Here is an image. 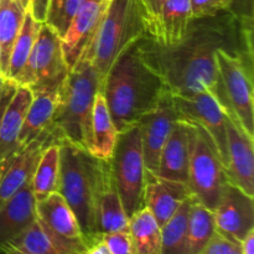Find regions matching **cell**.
<instances>
[{
	"label": "cell",
	"mask_w": 254,
	"mask_h": 254,
	"mask_svg": "<svg viewBox=\"0 0 254 254\" xmlns=\"http://www.w3.org/2000/svg\"><path fill=\"white\" fill-rule=\"evenodd\" d=\"M136 47L171 93L191 96L207 92L217 99L227 117L237 122L226 99L216 52L253 54V21H243L232 12L222 11L191 20L184 39L173 46H161L144 35L136 41Z\"/></svg>",
	"instance_id": "obj_1"
},
{
	"label": "cell",
	"mask_w": 254,
	"mask_h": 254,
	"mask_svg": "<svg viewBox=\"0 0 254 254\" xmlns=\"http://www.w3.org/2000/svg\"><path fill=\"white\" fill-rule=\"evenodd\" d=\"M166 91L163 78L141 57L136 42L113 62L99 89L118 133L138 124L158 106Z\"/></svg>",
	"instance_id": "obj_2"
},
{
	"label": "cell",
	"mask_w": 254,
	"mask_h": 254,
	"mask_svg": "<svg viewBox=\"0 0 254 254\" xmlns=\"http://www.w3.org/2000/svg\"><path fill=\"white\" fill-rule=\"evenodd\" d=\"M59 192L76 216L86 242L96 240V202L106 175L111 170L109 161L94 158L86 149L69 141H59Z\"/></svg>",
	"instance_id": "obj_3"
},
{
	"label": "cell",
	"mask_w": 254,
	"mask_h": 254,
	"mask_svg": "<svg viewBox=\"0 0 254 254\" xmlns=\"http://www.w3.org/2000/svg\"><path fill=\"white\" fill-rule=\"evenodd\" d=\"M101 77L91 62L81 57L67 72L49 127L59 140L69 141L88 151L94 99L101 89Z\"/></svg>",
	"instance_id": "obj_4"
},
{
	"label": "cell",
	"mask_w": 254,
	"mask_h": 254,
	"mask_svg": "<svg viewBox=\"0 0 254 254\" xmlns=\"http://www.w3.org/2000/svg\"><path fill=\"white\" fill-rule=\"evenodd\" d=\"M145 34V19L138 0H111L81 57L91 62L103 82L119 55Z\"/></svg>",
	"instance_id": "obj_5"
},
{
	"label": "cell",
	"mask_w": 254,
	"mask_h": 254,
	"mask_svg": "<svg viewBox=\"0 0 254 254\" xmlns=\"http://www.w3.org/2000/svg\"><path fill=\"white\" fill-rule=\"evenodd\" d=\"M189 181L191 195L205 207L215 211L228 183L227 173L217 148L206 130L189 123Z\"/></svg>",
	"instance_id": "obj_6"
},
{
	"label": "cell",
	"mask_w": 254,
	"mask_h": 254,
	"mask_svg": "<svg viewBox=\"0 0 254 254\" xmlns=\"http://www.w3.org/2000/svg\"><path fill=\"white\" fill-rule=\"evenodd\" d=\"M112 176L124 211L129 218L145 206V163L141 133L138 124L118 133L116 148L109 160Z\"/></svg>",
	"instance_id": "obj_7"
},
{
	"label": "cell",
	"mask_w": 254,
	"mask_h": 254,
	"mask_svg": "<svg viewBox=\"0 0 254 254\" xmlns=\"http://www.w3.org/2000/svg\"><path fill=\"white\" fill-rule=\"evenodd\" d=\"M216 59L226 99L233 117L253 138V54H232L218 50Z\"/></svg>",
	"instance_id": "obj_8"
},
{
	"label": "cell",
	"mask_w": 254,
	"mask_h": 254,
	"mask_svg": "<svg viewBox=\"0 0 254 254\" xmlns=\"http://www.w3.org/2000/svg\"><path fill=\"white\" fill-rule=\"evenodd\" d=\"M67 72L68 68L62 54L61 37L42 22L34 49L15 83L29 87L34 93L47 87L61 84Z\"/></svg>",
	"instance_id": "obj_9"
},
{
	"label": "cell",
	"mask_w": 254,
	"mask_h": 254,
	"mask_svg": "<svg viewBox=\"0 0 254 254\" xmlns=\"http://www.w3.org/2000/svg\"><path fill=\"white\" fill-rule=\"evenodd\" d=\"M174 104L181 121L201 127L211 136L218 154L227 168V131L226 117L221 104L211 93L180 96L173 93Z\"/></svg>",
	"instance_id": "obj_10"
},
{
	"label": "cell",
	"mask_w": 254,
	"mask_h": 254,
	"mask_svg": "<svg viewBox=\"0 0 254 254\" xmlns=\"http://www.w3.org/2000/svg\"><path fill=\"white\" fill-rule=\"evenodd\" d=\"M60 141L49 128L39 136L19 149L11 158L0 163V207L12 197L17 191L30 184L42 151Z\"/></svg>",
	"instance_id": "obj_11"
},
{
	"label": "cell",
	"mask_w": 254,
	"mask_h": 254,
	"mask_svg": "<svg viewBox=\"0 0 254 254\" xmlns=\"http://www.w3.org/2000/svg\"><path fill=\"white\" fill-rule=\"evenodd\" d=\"M216 231L240 243L254 230L253 196L228 181L213 211Z\"/></svg>",
	"instance_id": "obj_12"
},
{
	"label": "cell",
	"mask_w": 254,
	"mask_h": 254,
	"mask_svg": "<svg viewBox=\"0 0 254 254\" xmlns=\"http://www.w3.org/2000/svg\"><path fill=\"white\" fill-rule=\"evenodd\" d=\"M178 111L175 108L173 99V93L166 91L161 97L158 106L141 117L138 122L141 133V143H143V155L145 169L150 173H156L159 165L160 153L164 144L168 140L174 124L179 121Z\"/></svg>",
	"instance_id": "obj_13"
},
{
	"label": "cell",
	"mask_w": 254,
	"mask_h": 254,
	"mask_svg": "<svg viewBox=\"0 0 254 254\" xmlns=\"http://www.w3.org/2000/svg\"><path fill=\"white\" fill-rule=\"evenodd\" d=\"M108 2L106 0H83L78 11L72 19L66 34L61 39L62 54L68 71L76 66L96 34Z\"/></svg>",
	"instance_id": "obj_14"
},
{
	"label": "cell",
	"mask_w": 254,
	"mask_h": 254,
	"mask_svg": "<svg viewBox=\"0 0 254 254\" xmlns=\"http://www.w3.org/2000/svg\"><path fill=\"white\" fill-rule=\"evenodd\" d=\"M227 131V178L230 183L254 195V151L253 138L245 129L226 117Z\"/></svg>",
	"instance_id": "obj_15"
},
{
	"label": "cell",
	"mask_w": 254,
	"mask_h": 254,
	"mask_svg": "<svg viewBox=\"0 0 254 254\" xmlns=\"http://www.w3.org/2000/svg\"><path fill=\"white\" fill-rule=\"evenodd\" d=\"M190 196L191 191L186 184L160 178L156 174L145 171L144 202L160 227L173 217L184 201Z\"/></svg>",
	"instance_id": "obj_16"
},
{
	"label": "cell",
	"mask_w": 254,
	"mask_h": 254,
	"mask_svg": "<svg viewBox=\"0 0 254 254\" xmlns=\"http://www.w3.org/2000/svg\"><path fill=\"white\" fill-rule=\"evenodd\" d=\"M35 206L36 200L27 184L0 207V251L35 222Z\"/></svg>",
	"instance_id": "obj_17"
},
{
	"label": "cell",
	"mask_w": 254,
	"mask_h": 254,
	"mask_svg": "<svg viewBox=\"0 0 254 254\" xmlns=\"http://www.w3.org/2000/svg\"><path fill=\"white\" fill-rule=\"evenodd\" d=\"M189 124L185 121L175 122L174 128L160 153L156 175L188 185L189 181Z\"/></svg>",
	"instance_id": "obj_18"
},
{
	"label": "cell",
	"mask_w": 254,
	"mask_h": 254,
	"mask_svg": "<svg viewBox=\"0 0 254 254\" xmlns=\"http://www.w3.org/2000/svg\"><path fill=\"white\" fill-rule=\"evenodd\" d=\"M34 98L29 87L17 86L0 122V163L19 150V135L27 109Z\"/></svg>",
	"instance_id": "obj_19"
},
{
	"label": "cell",
	"mask_w": 254,
	"mask_h": 254,
	"mask_svg": "<svg viewBox=\"0 0 254 254\" xmlns=\"http://www.w3.org/2000/svg\"><path fill=\"white\" fill-rule=\"evenodd\" d=\"M10 246L30 254H83L89 245L60 237L47 230L36 218Z\"/></svg>",
	"instance_id": "obj_20"
},
{
	"label": "cell",
	"mask_w": 254,
	"mask_h": 254,
	"mask_svg": "<svg viewBox=\"0 0 254 254\" xmlns=\"http://www.w3.org/2000/svg\"><path fill=\"white\" fill-rule=\"evenodd\" d=\"M35 210L37 220L52 233L69 241L86 242L73 211L59 191L36 201Z\"/></svg>",
	"instance_id": "obj_21"
},
{
	"label": "cell",
	"mask_w": 254,
	"mask_h": 254,
	"mask_svg": "<svg viewBox=\"0 0 254 254\" xmlns=\"http://www.w3.org/2000/svg\"><path fill=\"white\" fill-rule=\"evenodd\" d=\"M61 84L34 92V98L30 103L24 124L20 130V149L39 138L51 126L52 118H54L55 111L59 103Z\"/></svg>",
	"instance_id": "obj_22"
},
{
	"label": "cell",
	"mask_w": 254,
	"mask_h": 254,
	"mask_svg": "<svg viewBox=\"0 0 254 254\" xmlns=\"http://www.w3.org/2000/svg\"><path fill=\"white\" fill-rule=\"evenodd\" d=\"M191 20L190 0H166L155 26L145 35L161 46H173L184 39Z\"/></svg>",
	"instance_id": "obj_23"
},
{
	"label": "cell",
	"mask_w": 254,
	"mask_h": 254,
	"mask_svg": "<svg viewBox=\"0 0 254 254\" xmlns=\"http://www.w3.org/2000/svg\"><path fill=\"white\" fill-rule=\"evenodd\" d=\"M96 235L128 231L129 217L124 211L112 171L106 175L96 202Z\"/></svg>",
	"instance_id": "obj_24"
},
{
	"label": "cell",
	"mask_w": 254,
	"mask_h": 254,
	"mask_svg": "<svg viewBox=\"0 0 254 254\" xmlns=\"http://www.w3.org/2000/svg\"><path fill=\"white\" fill-rule=\"evenodd\" d=\"M118 131L114 127L106 98L98 92L94 99L91 119V136L88 153L94 158L109 161L116 148Z\"/></svg>",
	"instance_id": "obj_25"
},
{
	"label": "cell",
	"mask_w": 254,
	"mask_h": 254,
	"mask_svg": "<svg viewBox=\"0 0 254 254\" xmlns=\"http://www.w3.org/2000/svg\"><path fill=\"white\" fill-rule=\"evenodd\" d=\"M128 231L131 254H160L161 227L148 207L144 206L129 218Z\"/></svg>",
	"instance_id": "obj_26"
},
{
	"label": "cell",
	"mask_w": 254,
	"mask_h": 254,
	"mask_svg": "<svg viewBox=\"0 0 254 254\" xmlns=\"http://www.w3.org/2000/svg\"><path fill=\"white\" fill-rule=\"evenodd\" d=\"M60 186V145L59 141L50 144L42 151L35 173L30 181V188L36 201H41L57 192Z\"/></svg>",
	"instance_id": "obj_27"
},
{
	"label": "cell",
	"mask_w": 254,
	"mask_h": 254,
	"mask_svg": "<svg viewBox=\"0 0 254 254\" xmlns=\"http://www.w3.org/2000/svg\"><path fill=\"white\" fill-rule=\"evenodd\" d=\"M26 10L15 0H0V71L4 76H6L12 45L21 30Z\"/></svg>",
	"instance_id": "obj_28"
},
{
	"label": "cell",
	"mask_w": 254,
	"mask_h": 254,
	"mask_svg": "<svg viewBox=\"0 0 254 254\" xmlns=\"http://www.w3.org/2000/svg\"><path fill=\"white\" fill-rule=\"evenodd\" d=\"M216 232L213 211L201 205L192 196L188 221V237H186L185 254L200 252Z\"/></svg>",
	"instance_id": "obj_29"
},
{
	"label": "cell",
	"mask_w": 254,
	"mask_h": 254,
	"mask_svg": "<svg viewBox=\"0 0 254 254\" xmlns=\"http://www.w3.org/2000/svg\"><path fill=\"white\" fill-rule=\"evenodd\" d=\"M40 26H41V22L36 21L31 16L30 11H26L21 30H20L19 35H17L14 45H12L11 54H10L6 76H5L10 81L15 82L16 77L19 76L21 69L26 64L27 59H29L32 49H34Z\"/></svg>",
	"instance_id": "obj_30"
},
{
	"label": "cell",
	"mask_w": 254,
	"mask_h": 254,
	"mask_svg": "<svg viewBox=\"0 0 254 254\" xmlns=\"http://www.w3.org/2000/svg\"><path fill=\"white\" fill-rule=\"evenodd\" d=\"M191 202H192V195L184 201L173 217L161 227L160 254H185Z\"/></svg>",
	"instance_id": "obj_31"
},
{
	"label": "cell",
	"mask_w": 254,
	"mask_h": 254,
	"mask_svg": "<svg viewBox=\"0 0 254 254\" xmlns=\"http://www.w3.org/2000/svg\"><path fill=\"white\" fill-rule=\"evenodd\" d=\"M83 0H49L45 24L64 37Z\"/></svg>",
	"instance_id": "obj_32"
},
{
	"label": "cell",
	"mask_w": 254,
	"mask_h": 254,
	"mask_svg": "<svg viewBox=\"0 0 254 254\" xmlns=\"http://www.w3.org/2000/svg\"><path fill=\"white\" fill-rule=\"evenodd\" d=\"M190 6L192 19H201L230 11L231 0H190Z\"/></svg>",
	"instance_id": "obj_33"
},
{
	"label": "cell",
	"mask_w": 254,
	"mask_h": 254,
	"mask_svg": "<svg viewBox=\"0 0 254 254\" xmlns=\"http://www.w3.org/2000/svg\"><path fill=\"white\" fill-rule=\"evenodd\" d=\"M97 237L103 243L109 254H131L129 231L104 233V235H98Z\"/></svg>",
	"instance_id": "obj_34"
},
{
	"label": "cell",
	"mask_w": 254,
	"mask_h": 254,
	"mask_svg": "<svg viewBox=\"0 0 254 254\" xmlns=\"http://www.w3.org/2000/svg\"><path fill=\"white\" fill-rule=\"evenodd\" d=\"M196 254H241L240 243L230 240L216 231L205 247Z\"/></svg>",
	"instance_id": "obj_35"
},
{
	"label": "cell",
	"mask_w": 254,
	"mask_h": 254,
	"mask_svg": "<svg viewBox=\"0 0 254 254\" xmlns=\"http://www.w3.org/2000/svg\"><path fill=\"white\" fill-rule=\"evenodd\" d=\"M165 1L166 0H138L144 19H145L146 34H149L155 26L156 20H158L161 7Z\"/></svg>",
	"instance_id": "obj_36"
},
{
	"label": "cell",
	"mask_w": 254,
	"mask_h": 254,
	"mask_svg": "<svg viewBox=\"0 0 254 254\" xmlns=\"http://www.w3.org/2000/svg\"><path fill=\"white\" fill-rule=\"evenodd\" d=\"M230 12L243 21H253L254 0H231Z\"/></svg>",
	"instance_id": "obj_37"
},
{
	"label": "cell",
	"mask_w": 254,
	"mask_h": 254,
	"mask_svg": "<svg viewBox=\"0 0 254 254\" xmlns=\"http://www.w3.org/2000/svg\"><path fill=\"white\" fill-rule=\"evenodd\" d=\"M16 87L17 84L15 83V82L10 81V79L6 78L5 84L2 86L1 91H0V122H1V117L2 114H4L5 108H6V106L9 104L10 99H11Z\"/></svg>",
	"instance_id": "obj_38"
},
{
	"label": "cell",
	"mask_w": 254,
	"mask_h": 254,
	"mask_svg": "<svg viewBox=\"0 0 254 254\" xmlns=\"http://www.w3.org/2000/svg\"><path fill=\"white\" fill-rule=\"evenodd\" d=\"M47 6H49V0H31L30 1L29 11L36 21L42 24L45 19H46Z\"/></svg>",
	"instance_id": "obj_39"
},
{
	"label": "cell",
	"mask_w": 254,
	"mask_h": 254,
	"mask_svg": "<svg viewBox=\"0 0 254 254\" xmlns=\"http://www.w3.org/2000/svg\"><path fill=\"white\" fill-rule=\"evenodd\" d=\"M241 254H254V230L250 231L240 242Z\"/></svg>",
	"instance_id": "obj_40"
},
{
	"label": "cell",
	"mask_w": 254,
	"mask_h": 254,
	"mask_svg": "<svg viewBox=\"0 0 254 254\" xmlns=\"http://www.w3.org/2000/svg\"><path fill=\"white\" fill-rule=\"evenodd\" d=\"M2 252H4V254H30L27 252H24V251L19 250V248L14 247V246H6V247L2 248Z\"/></svg>",
	"instance_id": "obj_41"
},
{
	"label": "cell",
	"mask_w": 254,
	"mask_h": 254,
	"mask_svg": "<svg viewBox=\"0 0 254 254\" xmlns=\"http://www.w3.org/2000/svg\"><path fill=\"white\" fill-rule=\"evenodd\" d=\"M15 1L19 2V4L22 6V9H25V10H26V11H29L30 1H31V0H15Z\"/></svg>",
	"instance_id": "obj_42"
},
{
	"label": "cell",
	"mask_w": 254,
	"mask_h": 254,
	"mask_svg": "<svg viewBox=\"0 0 254 254\" xmlns=\"http://www.w3.org/2000/svg\"><path fill=\"white\" fill-rule=\"evenodd\" d=\"M5 81H6V78H5V76H4V74H2V72L0 71V91H1L2 86H4V84H5Z\"/></svg>",
	"instance_id": "obj_43"
},
{
	"label": "cell",
	"mask_w": 254,
	"mask_h": 254,
	"mask_svg": "<svg viewBox=\"0 0 254 254\" xmlns=\"http://www.w3.org/2000/svg\"><path fill=\"white\" fill-rule=\"evenodd\" d=\"M0 254H4V252H2V251H0Z\"/></svg>",
	"instance_id": "obj_44"
},
{
	"label": "cell",
	"mask_w": 254,
	"mask_h": 254,
	"mask_svg": "<svg viewBox=\"0 0 254 254\" xmlns=\"http://www.w3.org/2000/svg\"><path fill=\"white\" fill-rule=\"evenodd\" d=\"M106 1H111V0H106Z\"/></svg>",
	"instance_id": "obj_45"
},
{
	"label": "cell",
	"mask_w": 254,
	"mask_h": 254,
	"mask_svg": "<svg viewBox=\"0 0 254 254\" xmlns=\"http://www.w3.org/2000/svg\"><path fill=\"white\" fill-rule=\"evenodd\" d=\"M108 254H109V253H108Z\"/></svg>",
	"instance_id": "obj_46"
}]
</instances>
